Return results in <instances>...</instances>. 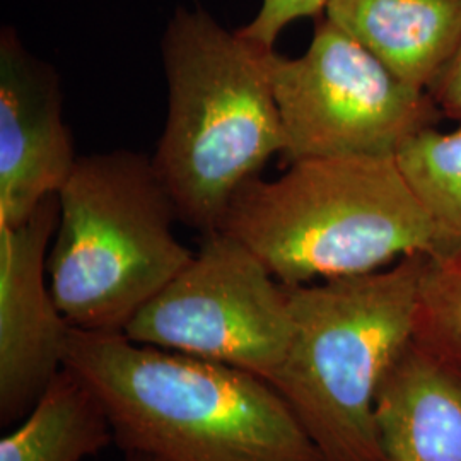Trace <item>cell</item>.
<instances>
[{
	"mask_svg": "<svg viewBox=\"0 0 461 461\" xmlns=\"http://www.w3.org/2000/svg\"><path fill=\"white\" fill-rule=\"evenodd\" d=\"M64 366L98 396L123 455L325 461L279 392L243 369L74 327Z\"/></svg>",
	"mask_w": 461,
	"mask_h": 461,
	"instance_id": "6da1fadb",
	"label": "cell"
},
{
	"mask_svg": "<svg viewBox=\"0 0 461 461\" xmlns=\"http://www.w3.org/2000/svg\"><path fill=\"white\" fill-rule=\"evenodd\" d=\"M219 230L245 243L285 285L441 251L396 156L304 159L279 180L257 176L232 197Z\"/></svg>",
	"mask_w": 461,
	"mask_h": 461,
	"instance_id": "7a4b0ae2",
	"label": "cell"
},
{
	"mask_svg": "<svg viewBox=\"0 0 461 461\" xmlns=\"http://www.w3.org/2000/svg\"><path fill=\"white\" fill-rule=\"evenodd\" d=\"M267 51L200 4L176 7L166 24L167 118L152 165L178 219L203 236L221 230L238 190L282 154Z\"/></svg>",
	"mask_w": 461,
	"mask_h": 461,
	"instance_id": "3957f363",
	"label": "cell"
},
{
	"mask_svg": "<svg viewBox=\"0 0 461 461\" xmlns=\"http://www.w3.org/2000/svg\"><path fill=\"white\" fill-rule=\"evenodd\" d=\"M428 255L375 272L285 285L291 346L268 383L325 461H383L379 384L413 339Z\"/></svg>",
	"mask_w": 461,
	"mask_h": 461,
	"instance_id": "277c9868",
	"label": "cell"
},
{
	"mask_svg": "<svg viewBox=\"0 0 461 461\" xmlns=\"http://www.w3.org/2000/svg\"><path fill=\"white\" fill-rule=\"evenodd\" d=\"M57 197L53 299L74 329L123 333L195 255L173 230L176 207L152 158L133 150L79 158Z\"/></svg>",
	"mask_w": 461,
	"mask_h": 461,
	"instance_id": "5b68a950",
	"label": "cell"
},
{
	"mask_svg": "<svg viewBox=\"0 0 461 461\" xmlns=\"http://www.w3.org/2000/svg\"><path fill=\"white\" fill-rule=\"evenodd\" d=\"M265 68L291 165L320 158L396 156L417 133L436 127L432 96L400 79L350 34L316 19L296 59L268 50Z\"/></svg>",
	"mask_w": 461,
	"mask_h": 461,
	"instance_id": "8992f818",
	"label": "cell"
},
{
	"mask_svg": "<svg viewBox=\"0 0 461 461\" xmlns=\"http://www.w3.org/2000/svg\"><path fill=\"white\" fill-rule=\"evenodd\" d=\"M123 335L268 381L293 339L287 287L245 243L217 230Z\"/></svg>",
	"mask_w": 461,
	"mask_h": 461,
	"instance_id": "52a82bcc",
	"label": "cell"
},
{
	"mask_svg": "<svg viewBox=\"0 0 461 461\" xmlns=\"http://www.w3.org/2000/svg\"><path fill=\"white\" fill-rule=\"evenodd\" d=\"M59 197L19 226H0V424L21 422L66 361L70 323L50 289L47 260Z\"/></svg>",
	"mask_w": 461,
	"mask_h": 461,
	"instance_id": "ba28073f",
	"label": "cell"
},
{
	"mask_svg": "<svg viewBox=\"0 0 461 461\" xmlns=\"http://www.w3.org/2000/svg\"><path fill=\"white\" fill-rule=\"evenodd\" d=\"M79 158L64 120L60 77L24 47L16 30L0 33V226H19L59 195Z\"/></svg>",
	"mask_w": 461,
	"mask_h": 461,
	"instance_id": "9c48e42d",
	"label": "cell"
},
{
	"mask_svg": "<svg viewBox=\"0 0 461 461\" xmlns=\"http://www.w3.org/2000/svg\"><path fill=\"white\" fill-rule=\"evenodd\" d=\"M383 461H461V369L411 340L379 384Z\"/></svg>",
	"mask_w": 461,
	"mask_h": 461,
	"instance_id": "30bf717a",
	"label": "cell"
},
{
	"mask_svg": "<svg viewBox=\"0 0 461 461\" xmlns=\"http://www.w3.org/2000/svg\"><path fill=\"white\" fill-rule=\"evenodd\" d=\"M323 16L429 95L461 49V0H329Z\"/></svg>",
	"mask_w": 461,
	"mask_h": 461,
	"instance_id": "8fae6325",
	"label": "cell"
},
{
	"mask_svg": "<svg viewBox=\"0 0 461 461\" xmlns=\"http://www.w3.org/2000/svg\"><path fill=\"white\" fill-rule=\"evenodd\" d=\"M113 445L98 396L67 366L14 430L0 441V461H83Z\"/></svg>",
	"mask_w": 461,
	"mask_h": 461,
	"instance_id": "7c38bea8",
	"label": "cell"
},
{
	"mask_svg": "<svg viewBox=\"0 0 461 461\" xmlns=\"http://www.w3.org/2000/svg\"><path fill=\"white\" fill-rule=\"evenodd\" d=\"M396 161L438 230V257L461 249V127L453 132L430 127L417 133L396 154Z\"/></svg>",
	"mask_w": 461,
	"mask_h": 461,
	"instance_id": "4fadbf2b",
	"label": "cell"
},
{
	"mask_svg": "<svg viewBox=\"0 0 461 461\" xmlns=\"http://www.w3.org/2000/svg\"><path fill=\"white\" fill-rule=\"evenodd\" d=\"M413 340L461 369V249L429 257L419 287Z\"/></svg>",
	"mask_w": 461,
	"mask_h": 461,
	"instance_id": "5bb4252c",
	"label": "cell"
},
{
	"mask_svg": "<svg viewBox=\"0 0 461 461\" xmlns=\"http://www.w3.org/2000/svg\"><path fill=\"white\" fill-rule=\"evenodd\" d=\"M329 0H262V5L248 24L236 30L249 43L274 50L282 32L294 21L323 16Z\"/></svg>",
	"mask_w": 461,
	"mask_h": 461,
	"instance_id": "9a60e30c",
	"label": "cell"
},
{
	"mask_svg": "<svg viewBox=\"0 0 461 461\" xmlns=\"http://www.w3.org/2000/svg\"><path fill=\"white\" fill-rule=\"evenodd\" d=\"M441 115L461 122V49L441 81L430 91Z\"/></svg>",
	"mask_w": 461,
	"mask_h": 461,
	"instance_id": "2e32d148",
	"label": "cell"
},
{
	"mask_svg": "<svg viewBox=\"0 0 461 461\" xmlns=\"http://www.w3.org/2000/svg\"><path fill=\"white\" fill-rule=\"evenodd\" d=\"M125 456V461H163L158 460V458H152V456H148V455H139V453H127V455H123Z\"/></svg>",
	"mask_w": 461,
	"mask_h": 461,
	"instance_id": "e0dca14e",
	"label": "cell"
}]
</instances>
